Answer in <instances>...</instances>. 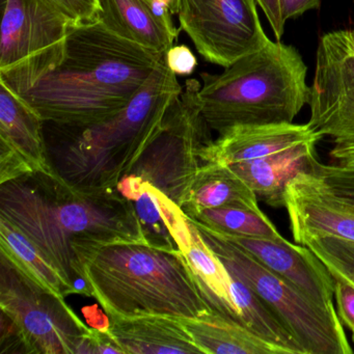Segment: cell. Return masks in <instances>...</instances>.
Returning <instances> with one entry per match:
<instances>
[{
	"label": "cell",
	"mask_w": 354,
	"mask_h": 354,
	"mask_svg": "<svg viewBox=\"0 0 354 354\" xmlns=\"http://www.w3.org/2000/svg\"><path fill=\"white\" fill-rule=\"evenodd\" d=\"M0 217L17 227L69 286L93 297L86 268L107 246L147 244L133 204L118 188L82 190L53 171L0 184Z\"/></svg>",
	"instance_id": "6da1fadb"
},
{
	"label": "cell",
	"mask_w": 354,
	"mask_h": 354,
	"mask_svg": "<svg viewBox=\"0 0 354 354\" xmlns=\"http://www.w3.org/2000/svg\"><path fill=\"white\" fill-rule=\"evenodd\" d=\"M162 55L120 38L99 19L76 24L61 64L21 97L45 123H99L131 101Z\"/></svg>",
	"instance_id": "7a4b0ae2"
},
{
	"label": "cell",
	"mask_w": 354,
	"mask_h": 354,
	"mask_svg": "<svg viewBox=\"0 0 354 354\" xmlns=\"http://www.w3.org/2000/svg\"><path fill=\"white\" fill-rule=\"evenodd\" d=\"M182 92L165 53L138 94L111 119L44 127L53 173L78 189L117 188L158 136L167 111Z\"/></svg>",
	"instance_id": "3957f363"
},
{
	"label": "cell",
	"mask_w": 354,
	"mask_h": 354,
	"mask_svg": "<svg viewBox=\"0 0 354 354\" xmlns=\"http://www.w3.org/2000/svg\"><path fill=\"white\" fill-rule=\"evenodd\" d=\"M86 273L93 297L109 317L194 319L214 308L181 252L115 244L99 252Z\"/></svg>",
	"instance_id": "277c9868"
},
{
	"label": "cell",
	"mask_w": 354,
	"mask_h": 354,
	"mask_svg": "<svg viewBox=\"0 0 354 354\" xmlns=\"http://www.w3.org/2000/svg\"><path fill=\"white\" fill-rule=\"evenodd\" d=\"M308 66L299 51L270 42L219 74L201 73L203 117L219 133L238 125L293 123L308 104Z\"/></svg>",
	"instance_id": "5b68a950"
},
{
	"label": "cell",
	"mask_w": 354,
	"mask_h": 354,
	"mask_svg": "<svg viewBox=\"0 0 354 354\" xmlns=\"http://www.w3.org/2000/svg\"><path fill=\"white\" fill-rule=\"evenodd\" d=\"M196 225L230 272L271 308L306 354L353 353L337 310H327L317 304L299 288L263 266L216 232Z\"/></svg>",
	"instance_id": "8992f818"
},
{
	"label": "cell",
	"mask_w": 354,
	"mask_h": 354,
	"mask_svg": "<svg viewBox=\"0 0 354 354\" xmlns=\"http://www.w3.org/2000/svg\"><path fill=\"white\" fill-rule=\"evenodd\" d=\"M1 330L26 353L86 354L91 327L64 298L43 289L1 254Z\"/></svg>",
	"instance_id": "52a82bcc"
},
{
	"label": "cell",
	"mask_w": 354,
	"mask_h": 354,
	"mask_svg": "<svg viewBox=\"0 0 354 354\" xmlns=\"http://www.w3.org/2000/svg\"><path fill=\"white\" fill-rule=\"evenodd\" d=\"M74 24L49 0H3L0 82L22 96L63 61Z\"/></svg>",
	"instance_id": "ba28073f"
},
{
	"label": "cell",
	"mask_w": 354,
	"mask_h": 354,
	"mask_svg": "<svg viewBox=\"0 0 354 354\" xmlns=\"http://www.w3.org/2000/svg\"><path fill=\"white\" fill-rule=\"evenodd\" d=\"M201 86L194 78L186 80L158 136L129 174L146 180L179 206L202 167L201 151L213 140L198 104Z\"/></svg>",
	"instance_id": "9c48e42d"
},
{
	"label": "cell",
	"mask_w": 354,
	"mask_h": 354,
	"mask_svg": "<svg viewBox=\"0 0 354 354\" xmlns=\"http://www.w3.org/2000/svg\"><path fill=\"white\" fill-rule=\"evenodd\" d=\"M256 0H178L180 30L205 61L227 68L266 46Z\"/></svg>",
	"instance_id": "30bf717a"
},
{
	"label": "cell",
	"mask_w": 354,
	"mask_h": 354,
	"mask_svg": "<svg viewBox=\"0 0 354 354\" xmlns=\"http://www.w3.org/2000/svg\"><path fill=\"white\" fill-rule=\"evenodd\" d=\"M308 124L333 146L354 145V39L351 30L323 35L316 53Z\"/></svg>",
	"instance_id": "8fae6325"
},
{
	"label": "cell",
	"mask_w": 354,
	"mask_h": 354,
	"mask_svg": "<svg viewBox=\"0 0 354 354\" xmlns=\"http://www.w3.org/2000/svg\"><path fill=\"white\" fill-rule=\"evenodd\" d=\"M44 125L21 96L0 82V184L36 171H53Z\"/></svg>",
	"instance_id": "7c38bea8"
},
{
	"label": "cell",
	"mask_w": 354,
	"mask_h": 354,
	"mask_svg": "<svg viewBox=\"0 0 354 354\" xmlns=\"http://www.w3.org/2000/svg\"><path fill=\"white\" fill-rule=\"evenodd\" d=\"M285 208L294 240L324 236L354 243V207L335 196L314 171H304L286 189Z\"/></svg>",
	"instance_id": "4fadbf2b"
},
{
	"label": "cell",
	"mask_w": 354,
	"mask_h": 354,
	"mask_svg": "<svg viewBox=\"0 0 354 354\" xmlns=\"http://www.w3.org/2000/svg\"><path fill=\"white\" fill-rule=\"evenodd\" d=\"M216 233L275 274L299 288L317 304L327 310H337L333 304L335 279L308 246L295 245L285 238L269 239Z\"/></svg>",
	"instance_id": "5bb4252c"
},
{
	"label": "cell",
	"mask_w": 354,
	"mask_h": 354,
	"mask_svg": "<svg viewBox=\"0 0 354 354\" xmlns=\"http://www.w3.org/2000/svg\"><path fill=\"white\" fill-rule=\"evenodd\" d=\"M308 123L238 125L219 133L201 151L203 163H235L259 160L322 140Z\"/></svg>",
	"instance_id": "9a60e30c"
},
{
	"label": "cell",
	"mask_w": 354,
	"mask_h": 354,
	"mask_svg": "<svg viewBox=\"0 0 354 354\" xmlns=\"http://www.w3.org/2000/svg\"><path fill=\"white\" fill-rule=\"evenodd\" d=\"M117 188L133 204L148 245L183 252L192 236L190 219L177 203L138 176H126Z\"/></svg>",
	"instance_id": "2e32d148"
},
{
	"label": "cell",
	"mask_w": 354,
	"mask_h": 354,
	"mask_svg": "<svg viewBox=\"0 0 354 354\" xmlns=\"http://www.w3.org/2000/svg\"><path fill=\"white\" fill-rule=\"evenodd\" d=\"M173 15L161 0H100L98 19L120 38L165 55L179 35Z\"/></svg>",
	"instance_id": "e0dca14e"
},
{
	"label": "cell",
	"mask_w": 354,
	"mask_h": 354,
	"mask_svg": "<svg viewBox=\"0 0 354 354\" xmlns=\"http://www.w3.org/2000/svg\"><path fill=\"white\" fill-rule=\"evenodd\" d=\"M109 331L124 354L202 353L181 319L174 317H109Z\"/></svg>",
	"instance_id": "ac0fdd59"
},
{
	"label": "cell",
	"mask_w": 354,
	"mask_h": 354,
	"mask_svg": "<svg viewBox=\"0 0 354 354\" xmlns=\"http://www.w3.org/2000/svg\"><path fill=\"white\" fill-rule=\"evenodd\" d=\"M316 145H302L259 160L229 165L269 206L285 208L286 189L292 179L304 171H313Z\"/></svg>",
	"instance_id": "d6986e66"
},
{
	"label": "cell",
	"mask_w": 354,
	"mask_h": 354,
	"mask_svg": "<svg viewBox=\"0 0 354 354\" xmlns=\"http://www.w3.org/2000/svg\"><path fill=\"white\" fill-rule=\"evenodd\" d=\"M202 353L287 354L216 308L194 319H181Z\"/></svg>",
	"instance_id": "ffe728a7"
},
{
	"label": "cell",
	"mask_w": 354,
	"mask_h": 354,
	"mask_svg": "<svg viewBox=\"0 0 354 354\" xmlns=\"http://www.w3.org/2000/svg\"><path fill=\"white\" fill-rule=\"evenodd\" d=\"M180 207L192 218L207 209H258L259 205L256 194L229 165L203 163Z\"/></svg>",
	"instance_id": "44dd1931"
},
{
	"label": "cell",
	"mask_w": 354,
	"mask_h": 354,
	"mask_svg": "<svg viewBox=\"0 0 354 354\" xmlns=\"http://www.w3.org/2000/svg\"><path fill=\"white\" fill-rule=\"evenodd\" d=\"M189 242L182 254L206 292L209 301L219 312L240 321L232 294L233 277L219 257L208 245L196 223L190 219ZM241 322V321H240Z\"/></svg>",
	"instance_id": "7402d4cb"
},
{
	"label": "cell",
	"mask_w": 354,
	"mask_h": 354,
	"mask_svg": "<svg viewBox=\"0 0 354 354\" xmlns=\"http://www.w3.org/2000/svg\"><path fill=\"white\" fill-rule=\"evenodd\" d=\"M0 250L16 268L43 289L64 299L71 295L69 286L43 258L36 246L3 217H0Z\"/></svg>",
	"instance_id": "603a6c76"
},
{
	"label": "cell",
	"mask_w": 354,
	"mask_h": 354,
	"mask_svg": "<svg viewBox=\"0 0 354 354\" xmlns=\"http://www.w3.org/2000/svg\"><path fill=\"white\" fill-rule=\"evenodd\" d=\"M232 277V294L242 324L266 341L283 348L287 354H306L301 344L271 308L243 281L234 274Z\"/></svg>",
	"instance_id": "cb8c5ba5"
},
{
	"label": "cell",
	"mask_w": 354,
	"mask_h": 354,
	"mask_svg": "<svg viewBox=\"0 0 354 354\" xmlns=\"http://www.w3.org/2000/svg\"><path fill=\"white\" fill-rule=\"evenodd\" d=\"M189 219L194 223L227 235L269 239L283 238L260 208L223 207L207 209Z\"/></svg>",
	"instance_id": "d4e9b609"
},
{
	"label": "cell",
	"mask_w": 354,
	"mask_h": 354,
	"mask_svg": "<svg viewBox=\"0 0 354 354\" xmlns=\"http://www.w3.org/2000/svg\"><path fill=\"white\" fill-rule=\"evenodd\" d=\"M296 242L308 246L331 275L343 277L354 285V243L324 236H304ZM352 341L354 343V335Z\"/></svg>",
	"instance_id": "484cf974"
},
{
	"label": "cell",
	"mask_w": 354,
	"mask_h": 354,
	"mask_svg": "<svg viewBox=\"0 0 354 354\" xmlns=\"http://www.w3.org/2000/svg\"><path fill=\"white\" fill-rule=\"evenodd\" d=\"M313 171L321 178L331 192L343 202L354 207V169L335 163L315 162Z\"/></svg>",
	"instance_id": "4316f807"
},
{
	"label": "cell",
	"mask_w": 354,
	"mask_h": 354,
	"mask_svg": "<svg viewBox=\"0 0 354 354\" xmlns=\"http://www.w3.org/2000/svg\"><path fill=\"white\" fill-rule=\"evenodd\" d=\"M74 24H90L98 19L100 0H49Z\"/></svg>",
	"instance_id": "83f0119b"
},
{
	"label": "cell",
	"mask_w": 354,
	"mask_h": 354,
	"mask_svg": "<svg viewBox=\"0 0 354 354\" xmlns=\"http://www.w3.org/2000/svg\"><path fill=\"white\" fill-rule=\"evenodd\" d=\"M335 279V297L337 299V315L342 323L347 326L354 335V285L343 279L333 275Z\"/></svg>",
	"instance_id": "f1b7e54d"
},
{
	"label": "cell",
	"mask_w": 354,
	"mask_h": 354,
	"mask_svg": "<svg viewBox=\"0 0 354 354\" xmlns=\"http://www.w3.org/2000/svg\"><path fill=\"white\" fill-rule=\"evenodd\" d=\"M167 67L177 76H190L198 66V59L186 45H174L165 53Z\"/></svg>",
	"instance_id": "f546056e"
},
{
	"label": "cell",
	"mask_w": 354,
	"mask_h": 354,
	"mask_svg": "<svg viewBox=\"0 0 354 354\" xmlns=\"http://www.w3.org/2000/svg\"><path fill=\"white\" fill-rule=\"evenodd\" d=\"M86 353H115L124 354L109 328H91L86 341Z\"/></svg>",
	"instance_id": "4dcf8cb0"
},
{
	"label": "cell",
	"mask_w": 354,
	"mask_h": 354,
	"mask_svg": "<svg viewBox=\"0 0 354 354\" xmlns=\"http://www.w3.org/2000/svg\"><path fill=\"white\" fill-rule=\"evenodd\" d=\"M256 3L262 9L267 21L270 24L275 39L281 41L285 32L286 21L281 15L279 0H256Z\"/></svg>",
	"instance_id": "1f68e13d"
},
{
	"label": "cell",
	"mask_w": 354,
	"mask_h": 354,
	"mask_svg": "<svg viewBox=\"0 0 354 354\" xmlns=\"http://www.w3.org/2000/svg\"><path fill=\"white\" fill-rule=\"evenodd\" d=\"M281 15L287 22L288 20L296 19L306 12L319 9L321 0H279Z\"/></svg>",
	"instance_id": "d6a6232c"
},
{
	"label": "cell",
	"mask_w": 354,
	"mask_h": 354,
	"mask_svg": "<svg viewBox=\"0 0 354 354\" xmlns=\"http://www.w3.org/2000/svg\"><path fill=\"white\" fill-rule=\"evenodd\" d=\"M333 163L354 169V145L333 146L329 152Z\"/></svg>",
	"instance_id": "836d02e7"
},
{
	"label": "cell",
	"mask_w": 354,
	"mask_h": 354,
	"mask_svg": "<svg viewBox=\"0 0 354 354\" xmlns=\"http://www.w3.org/2000/svg\"><path fill=\"white\" fill-rule=\"evenodd\" d=\"M161 1L169 6L173 14H177L178 0H161Z\"/></svg>",
	"instance_id": "e575fe53"
},
{
	"label": "cell",
	"mask_w": 354,
	"mask_h": 354,
	"mask_svg": "<svg viewBox=\"0 0 354 354\" xmlns=\"http://www.w3.org/2000/svg\"><path fill=\"white\" fill-rule=\"evenodd\" d=\"M351 34H352V37H353V39H354V30H351Z\"/></svg>",
	"instance_id": "d590c367"
}]
</instances>
